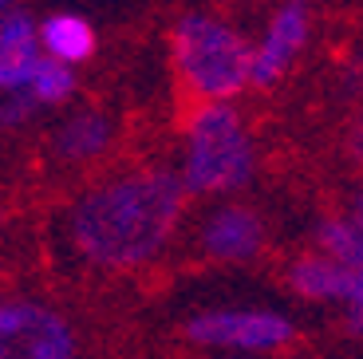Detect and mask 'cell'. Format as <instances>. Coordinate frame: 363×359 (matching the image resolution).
<instances>
[{
    "instance_id": "obj_8",
    "label": "cell",
    "mask_w": 363,
    "mask_h": 359,
    "mask_svg": "<svg viewBox=\"0 0 363 359\" xmlns=\"http://www.w3.org/2000/svg\"><path fill=\"white\" fill-rule=\"evenodd\" d=\"M347 285V269L336 265L324 253H308V257H296L289 265V288L300 300H312V304H340Z\"/></svg>"
},
{
    "instance_id": "obj_4",
    "label": "cell",
    "mask_w": 363,
    "mask_h": 359,
    "mask_svg": "<svg viewBox=\"0 0 363 359\" xmlns=\"http://www.w3.org/2000/svg\"><path fill=\"white\" fill-rule=\"evenodd\" d=\"M198 348L237 351V355H257V351H281L296 340V324L284 312L269 308H209L186 324Z\"/></svg>"
},
{
    "instance_id": "obj_18",
    "label": "cell",
    "mask_w": 363,
    "mask_h": 359,
    "mask_svg": "<svg viewBox=\"0 0 363 359\" xmlns=\"http://www.w3.org/2000/svg\"><path fill=\"white\" fill-rule=\"evenodd\" d=\"M0 4H9V0H0Z\"/></svg>"
},
{
    "instance_id": "obj_1",
    "label": "cell",
    "mask_w": 363,
    "mask_h": 359,
    "mask_svg": "<svg viewBox=\"0 0 363 359\" xmlns=\"http://www.w3.org/2000/svg\"><path fill=\"white\" fill-rule=\"evenodd\" d=\"M186 186L166 170H135L87 189L67 233L83 260L99 269H143L170 245L182 221Z\"/></svg>"
},
{
    "instance_id": "obj_10",
    "label": "cell",
    "mask_w": 363,
    "mask_h": 359,
    "mask_svg": "<svg viewBox=\"0 0 363 359\" xmlns=\"http://www.w3.org/2000/svg\"><path fill=\"white\" fill-rule=\"evenodd\" d=\"M40 40L52 52V60H60V63H79L95 52V32L79 16H52L40 28Z\"/></svg>"
},
{
    "instance_id": "obj_12",
    "label": "cell",
    "mask_w": 363,
    "mask_h": 359,
    "mask_svg": "<svg viewBox=\"0 0 363 359\" xmlns=\"http://www.w3.org/2000/svg\"><path fill=\"white\" fill-rule=\"evenodd\" d=\"M320 253L332 257L344 269H363V225L355 217H332L320 225Z\"/></svg>"
},
{
    "instance_id": "obj_17",
    "label": "cell",
    "mask_w": 363,
    "mask_h": 359,
    "mask_svg": "<svg viewBox=\"0 0 363 359\" xmlns=\"http://www.w3.org/2000/svg\"><path fill=\"white\" fill-rule=\"evenodd\" d=\"M233 359H253V355H233Z\"/></svg>"
},
{
    "instance_id": "obj_2",
    "label": "cell",
    "mask_w": 363,
    "mask_h": 359,
    "mask_svg": "<svg viewBox=\"0 0 363 359\" xmlns=\"http://www.w3.org/2000/svg\"><path fill=\"white\" fill-rule=\"evenodd\" d=\"M249 44L233 28L206 16H186L174 28V67L182 79V95L190 103L233 99L249 83Z\"/></svg>"
},
{
    "instance_id": "obj_5",
    "label": "cell",
    "mask_w": 363,
    "mask_h": 359,
    "mask_svg": "<svg viewBox=\"0 0 363 359\" xmlns=\"http://www.w3.org/2000/svg\"><path fill=\"white\" fill-rule=\"evenodd\" d=\"M0 359H75L72 324L40 300H0Z\"/></svg>"
},
{
    "instance_id": "obj_16",
    "label": "cell",
    "mask_w": 363,
    "mask_h": 359,
    "mask_svg": "<svg viewBox=\"0 0 363 359\" xmlns=\"http://www.w3.org/2000/svg\"><path fill=\"white\" fill-rule=\"evenodd\" d=\"M355 150H359V154H363V135H359V138H355Z\"/></svg>"
},
{
    "instance_id": "obj_15",
    "label": "cell",
    "mask_w": 363,
    "mask_h": 359,
    "mask_svg": "<svg viewBox=\"0 0 363 359\" xmlns=\"http://www.w3.org/2000/svg\"><path fill=\"white\" fill-rule=\"evenodd\" d=\"M355 221L363 225V194H359V201H355Z\"/></svg>"
},
{
    "instance_id": "obj_9",
    "label": "cell",
    "mask_w": 363,
    "mask_h": 359,
    "mask_svg": "<svg viewBox=\"0 0 363 359\" xmlns=\"http://www.w3.org/2000/svg\"><path fill=\"white\" fill-rule=\"evenodd\" d=\"M36 36L24 16H9L0 24V87H28V75L36 67Z\"/></svg>"
},
{
    "instance_id": "obj_14",
    "label": "cell",
    "mask_w": 363,
    "mask_h": 359,
    "mask_svg": "<svg viewBox=\"0 0 363 359\" xmlns=\"http://www.w3.org/2000/svg\"><path fill=\"white\" fill-rule=\"evenodd\" d=\"M340 308H344V320L355 336H363V269H347V285L344 297H340Z\"/></svg>"
},
{
    "instance_id": "obj_6",
    "label": "cell",
    "mask_w": 363,
    "mask_h": 359,
    "mask_svg": "<svg viewBox=\"0 0 363 359\" xmlns=\"http://www.w3.org/2000/svg\"><path fill=\"white\" fill-rule=\"evenodd\" d=\"M198 245L209 260H253L264 249V221L249 206H218L201 221Z\"/></svg>"
},
{
    "instance_id": "obj_7",
    "label": "cell",
    "mask_w": 363,
    "mask_h": 359,
    "mask_svg": "<svg viewBox=\"0 0 363 359\" xmlns=\"http://www.w3.org/2000/svg\"><path fill=\"white\" fill-rule=\"evenodd\" d=\"M304 40H308V9H304L300 0H289V4L272 16L269 32H264V44L257 48L253 60H249V83L272 87V83L289 72L292 55L304 48Z\"/></svg>"
},
{
    "instance_id": "obj_13",
    "label": "cell",
    "mask_w": 363,
    "mask_h": 359,
    "mask_svg": "<svg viewBox=\"0 0 363 359\" xmlns=\"http://www.w3.org/2000/svg\"><path fill=\"white\" fill-rule=\"evenodd\" d=\"M75 87L72 72H67V63L60 60H36L32 75H28V91H32V103H60L67 91Z\"/></svg>"
},
{
    "instance_id": "obj_11",
    "label": "cell",
    "mask_w": 363,
    "mask_h": 359,
    "mask_svg": "<svg viewBox=\"0 0 363 359\" xmlns=\"http://www.w3.org/2000/svg\"><path fill=\"white\" fill-rule=\"evenodd\" d=\"M111 143V126L107 118L99 115H79L72 118V123L60 131V138H55V150L64 154L67 162H87L95 158V154H103Z\"/></svg>"
},
{
    "instance_id": "obj_3",
    "label": "cell",
    "mask_w": 363,
    "mask_h": 359,
    "mask_svg": "<svg viewBox=\"0 0 363 359\" xmlns=\"http://www.w3.org/2000/svg\"><path fill=\"white\" fill-rule=\"evenodd\" d=\"M253 174V143L237 111L201 103L186 118V170L182 186L190 194H229Z\"/></svg>"
}]
</instances>
